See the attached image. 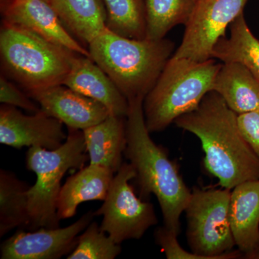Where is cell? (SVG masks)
<instances>
[{"label":"cell","instance_id":"cell-1","mask_svg":"<svg viewBox=\"0 0 259 259\" xmlns=\"http://www.w3.org/2000/svg\"><path fill=\"white\" fill-rule=\"evenodd\" d=\"M237 117L223 97L211 91L195 109L175 121L200 140L204 167L221 187L229 190L259 180V158L243 138Z\"/></svg>","mask_w":259,"mask_h":259},{"label":"cell","instance_id":"cell-2","mask_svg":"<svg viewBox=\"0 0 259 259\" xmlns=\"http://www.w3.org/2000/svg\"><path fill=\"white\" fill-rule=\"evenodd\" d=\"M144 98L128 100L126 116L125 157L136 172L134 180L144 200L156 196L161 207L163 224L180 234V216L185 212L192 191L186 185L176 162L151 139L145 121Z\"/></svg>","mask_w":259,"mask_h":259},{"label":"cell","instance_id":"cell-3","mask_svg":"<svg viewBox=\"0 0 259 259\" xmlns=\"http://www.w3.org/2000/svg\"><path fill=\"white\" fill-rule=\"evenodd\" d=\"M90 58L117 85L127 101L145 99L173 56L168 39L137 40L120 36L107 28L88 48Z\"/></svg>","mask_w":259,"mask_h":259},{"label":"cell","instance_id":"cell-4","mask_svg":"<svg viewBox=\"0 0 259 259\" xmlns=\"http://www.w3.org/2000/svg\"><path fill=\"white\" fill-rule=\"evenodd\" d=\"M77 55L31 30L2 22V72L26 94L62 84Z\"/></svg>","mask_w":259,"mask_h":259},{"label":"cell","instance_id":"cell-5","mask_svg":"<svg viewBox=\"0 0 259 259\" xmlns=\"http://www.w3.org/2000/svg\"><path fill=\"white\" fill-rule=\"evenodd\" d=\"M221 66L213 59L196 62L171 56L144 100L148 131H164L179 117L198 106L204 97L212 91Z\"/></svg>","mask_w":259,"mask_h":259},{"label":"cell","instance_id":"cell-6","mask_svg":"<svg viewBox=\"0 0 259 259\" xmlns=\"http://www.w3.org/2000/svg\"><path fill=\"white\" fill-rule=\"evenodd\" d=\"M66 141L54 150L34 146L25 156L27 169L35 173L36 181L28 194L30 231L59 227L57 201L61 180L71 169H81L88 161L83 131L67 127Z\"/></svg>","mask_w":259,"mask_h":259},{"label":"cell","instance_id":"cell-7","mask_svg":"<svg viewBox=\"0 0 259 259\" xmlns=\"http://www.w3.org/2000/svg\"><path fill=\"white\" fill-rule=\"evenodd\" d=\"M231 190L194 187L185 209L191 251L204 259H236L243 253L236 246L229 208Z\"/></svg>","mask_w":259,"mask_h":259},{"label":"cell","instance_id":"cell-8","mask_svg":"<svg viewBox=\"0 0 259 259\" xmlns=\"http://www.w3.org/2000/svg\"><path fill=\"white\" fill-rule=\"evenodd\" d=\"M136 177L131 163H123L112 181L106 198L95 216H103L100 229L116 243L139 240L158 220L153 204L138 197L130 182Z\"/></svg>","mask_w":259,"mask_h":259},{"label":"cell","instance_id":"cell-9","mask_svg":"<svg viewBox=\"0 0 259 259\" xmlns=\"http://www.w3.org/2000/svg\"><path fill=\"white\" fill-rule=\"evenodd\" d=\"M248 0H197L186 24L181 45L173 57L204 62L212 59L214 47L227 28L243 13Z\"/></svg>","mask_w":259,"mask_h":259},{"label":"cell","instance_id":"cell-10","mask_svg":"<svg viewBox=\"0 0 259 259\" xmlns=\"http://www.w3.org/2000/svg\"><path fill=\"white\" fill-rule=\"evenodd\" d=\"M89 211L65 228H41L30 232L18 230L1 245L2 259H59L69 255L77 245L79 233L95 217Z\"/></svg>","mask_w":259,"mask_h":259},{"label":"cell","instance_id":"cell-11","mask_svg":"<svg viewBox=\"0 0 259 259\" xmlns=\"http://www.w3.org/2000/svg\"><path fill=\"white\" fill-rule=\"evenodd\" d=\"M63 125L41 109L26 115L16 107L3 104L0 107V143L13 148L39 146L56 149L67 138Z\"/></svg>","mask_w":259,"mask_h":259},{"label":"cell","instance_id":"cell-12","mask_svg":"<svg viewBox=\"0 0 259 259\" xmlns=\"http://www.w3.org/2000/svg\"><path fill=\"white\" fill-rule=\"evenodd\" d=\"M3 22L35 32L44 38L88 56V49L71 35L48 0H0Z\"/></svg>","mask_w":259,"mask_h":259},{"label":"cell","instance_id":"cell-13","mask_svg":"<svg viewBox=\"0 0 259 259\" xmlns=\"http://www.w3.org/2000/svg\"><path fill=\"white\" fill-rule=\"evenodd\" d=\"M28 95L37 102L42 111L71 128L83 131L111 114L100 102L64 84L54 85Z\"/></svg>","mask_w":259,"mask_h":259},{"label":"cell","instance_id":"cell-14","mask_svg":"<svg viewBox=\"0 0 259 259\" xmlns=\"http://www.w3.org/2000/svg\"><path fill=\"white\" fill-rule=\"evenodd\" d=\"M62 84L100 102L113 115L127 116V98L111 78L88 56H76Z\"/></svg>","mask_w":259,"mask_h":259},{"label":"cell","instance_id":"cell-15","mask_svg":"<svg viewBox=\"0 0 259 259\" xmlns=\"http://www.w3.org/2000/svg\"><path fill=\"white\" fill-rule=\"evenodd\" d=\"M114 172L105 167L89 164L69 177L61 187L57 201L59 219L76 214L80 204L89 201H104L114 178Z\"/></svg>","mask_w":259,"mask_h":259},{"label":"cell","instance_id":"cell-16","mask_svg":"<svg viewBox=\"0 0 259 259\" xmlns=\"http://www.w3.org/2000/svg\"><path fill=\"white\" fill-rule=\"evenodd\" d=\"M229 218L238 250L244 255L254 249L259 244V180L247 181L233 189Z\"/></svg>","mask_w":259,"mask_h":259},{"label":"cell","instance_id":"cell-17","mask_svg":"<svg viewBox=\"0 0 259 259\" xmlns=\"http://www.w3.org/2000/svg\"><path fill=\"white\" fill-rule=\"evenodd\" d=\"M90 164L117 173L122 165L127 145L126 117L110 114L96 125L83 130Z\"/></svg>","mask_w":259,"mask_h":259},{"label":"cell","instance_id":"cell-18","mask_svg":"<svg viewBox=\"0 0 259 259\" xmlns=\"http://www.w3.org/2000/svg\"><path fill=\"white\" fill-rule=\"evenodd\" d=\"M51 3L66 30L87 49L106 28L103 0H51Z\"/></svg>","mask_w":259,"mask_h":259},{"label":"cell","instance_id":"cell-19","mask_svg":"<svg viewBox=\"0 0 259 259\" xmlns=\"http://www.w3.org/2000/svg\"><path fill=\"white\" fill-rule=\"evenodd\" d=\"M212 91L238 115L259 110V81L241 64L223 63Z\"/></svg>","mask_w":259,"mask_h":259},{"label":"cell","instance_id":"cell-20","mask_svg":"<svg viewBox=\"0 0 259 259\" xmlns=\"http://www.w3.org/2000/svg\"><path fill=\"white\" fill-rule=\"evenodd\" d=\"M230 37H221L212 51V59L244 66L259 81V40L250 31L243 13L229 26Z\"/></svg>","mask_w":259,"mask_h":259},{"label":"cell","instance_id":"cell-21","mask_svg":"<svg viewBox=\"0 0 259 259\" xmlns=\"http://www.w3.org/2000/svg\"><path fill=\"white\" fill-rule=\"evenodd\" d=\"M28 184L12 172L0 171V236L29 223Z\"/></svg>","mask_w":259,"mask_h":259},{"label":"cell","instance_id":"cell-22","mask_svg":"<svg viewBox=\"0 0 259 259\" xmlns=\"http://www.w3.org/2000/svg\"><path fill=\"white\" fill-rule=\"evenodd\" d=\"M146 39L165 38L172 28L190 20L197 0H144Z\"/></svg>","mask_w":259,"mask_h":259},{"label":"cell","instance_id":"cell-23","mask_svg":"<svg viewBox=\"0 0 259 259\" xmlns=\"http://www.w3.org/2000/svg\"><path fill=\"white\" fill-rule=\"evenodd\" d=\"M106 9V28L128 38L146 37L144 0H103Z\"/></svg>","mask_w":259,"mask_h":259},{"label":"cell","instance_id":"cell-24","mask_svg":"<svg viewBox=\"0 0 259 259\" xmlns=\"http://www.w3.org/2000/svg\"><path fill=\"white\" fill-rule=\"evenodd\" d=\"M120 244L92 222L78 236L77 245L68 259H114L121 253Z\"/></svg>","mask_w":259,"mask_h":259},{"label":"cell","instance_id":"cell-25","mask_svg":"<svg viewBox=\"0 0 259 259\" xmlns=\"http://www.w3.org/2000/svg\"><path fill=\"white\" fill-rule=\"evenodd\" d=\"M28 94L23 93L11 80L2 74L0 77V102L3 105L20 107L27 111L36 113L40 111L38 107Z\"/></svg>","mask_w":259,"mask_h":259},{"label":"cell","instance_id":"cell-26","mask_svg":"<svg viewBox=\"0 0 259 259\" xmlns=\"http://www.w3.org/2000/svg\"><path fill=\"white\" fill-rule=\"evenodd\" d=\"M179 233L163 226L155 232L156 243L168 259H204L193 252L184 249L177 240Z\"/></svg>","mask_w":259,"mask_h":259},{"label":"cell","instance_id":"cell-27","mask_svg":"<svg viewBox=\"0 0 259 259\" xmlns=\"http://www.w3.org/2000/svg\"><path fill=\"white\" fill-rule=\"evenodd\" d=\"M237 120L243 138L259 158V110L240 114Z\"/></svg>","mask_w":259,"mask_h":259},{"label":"cell","instance_id":"cell-28","mask_svg":"<svg viewBox=\"0 0 259 259\" xmlns=\"http://www.w3.org/2000/svg\"><path fill=\"white\" fill-rule=\"evenodd\" d=\"M243 258L248 259H259V244L255 247L254 249L251 250V251L245 253V254L243 255Z\"/></svg>","mask_w":259,"mask_h":259},{"label":"cell","instance_id":"cell-29","mask_svg":"<svg viewBox=\"0 0 259 259\" xmlns=\"http://www.w3.org/2000/svg\"><path fill=\"white\" fill-rule=\"evenodd\" d=\"M48 1L50 2V3H51V0H48Z\"/></svg>","mask_w":259,"mask_h":259}]
</instances>
